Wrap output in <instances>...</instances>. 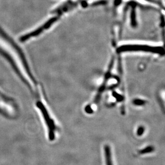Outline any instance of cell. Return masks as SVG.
Here are the masks:
<instances>
[{
  "label": "cell",
  "instance_id": "277c9868",
  "mask_svg": "<svg viewBox=\"0 0 165 165\" xmlns=\"http://www.w3.org/2000/svg\"><path fill=\"white\" fill-rule=\"evenodd\" d=\"M133 105L137 106H144L147 103V101L144 99H140V98H135L132 101Z\"/></svg>",
  "mask_w": 165,
  "mask_h": 165
},
{
  "label": "cell",
  "instance_id": "6da1fadb",
  "mask_svg": "<svg viewBox=\"0 0 165 165\" xmlns=\"http://www.w3.org/2000/svg\"><path fill=\"white\" fill-rule=\"evenodd\" d=\"M35 96H36V100L35 103V106L41 113L43 121L45 122L48 131V138L50 141H53L55 139L56 132L57 130V126L55 124V120L51 117L48 108L43 102L41 95L40 94V90Z\"/></svg>",
  "mask_w": 165,
  "mask_h": 165
},
{
  "label": "cell",
  "instance_id": "8992f818",
  "mask_svg": "<svg viewBox=\"0 0 165 165\" xmlns=\"http://www.w3.org/2000/svg\"><path fill=\"white\" fill-rule=\"evenodd\" d=\"M112 95L116 98V100L118 102H121L124 99V97L122 95L117 93L116 91H113Z\"/></svg>",
  "mask_w": 165,
  "mask_h": 165
},
{
  "label": "cell",
  "instance_id": "3957f363",
  "mask_svg": "<svg viewBox=\"0 0 165 165\" xmlns=\"http://www.w3.org/2000/svg\"><path fill=\"white\" fill-rule=\"evenodd\" d=\"M155 150L154 147L152 145H149L146 146L144 148L141 149L138 151V153L140 155H143V154H149L150 153H152Z\"/></svg>",
  "mask_w": 165,
  "mask_h": 165
},
{
  "label": "cell",
  "instance_id": "7a4b0ae2",
  "mask_svg": "<svg viewBox=\"0 0 165 165\" xmlns=\"http://www.w3.org/2000/svg\"><path fill=\"white\" fill-rule=\"evenodd\" d=\"M104 154L106 165H113L112 158L111 147L109 145H105L104 146Z\"/></svg>",
  "mask_w": 165,
  "mask_h": 165
},
{
  "label": "cell",
  "instance_id": "5b68a950",
  "mask_svg": "<svg viewBox=\"0 0 165 165\" xmlns=\"http://www.w3.org/2000/svg\"><path fill=\"white\" fill-rule=\"evenodd\" d=\"M145 132V127L143 126H139L137 129V132H136V134L138 136H142L143 135V134Z\"/></svg>",
  "mask_w": 165,
  "mask_h": 165
}]
</instances>
